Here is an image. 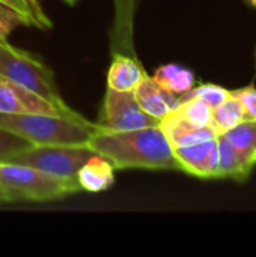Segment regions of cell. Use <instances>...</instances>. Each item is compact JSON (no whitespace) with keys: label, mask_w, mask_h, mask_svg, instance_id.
<instances>
[{"label":"cell","mask_w":256,"mask_h":257,"mask_svg":"<svg viewBox=\"0 0 256 257\" xmlns=\"http://www.w3.org/2000/svg\"><path fill=\"white\" fill-rule=\"evenodd\" d=\"M88 148L107 158L116 170H180L174 148L160 125L131 131H98Z\"/></svg>","instance_id":"6da1fadb"},{"label":"cell","mask_w":256,"mask_h":257,"mask_svg":"<svg viewBox=\"0 0 256 257\" xmlns=\"http://www.w3.org/2000/svg\"><path fill=\"white\" fill-rule=\"evenodd\" d=\"M0 128L8 130L33 146H88L100 131L97 123L50 113H0Z\"/></svg>","instance_id":"7a4b0ae2"},{"label":"cell","mask_w":256,"mask_h":257,"mask_svg":"<svg viewBox=\"0 0 256 257\" xmlns=\"http://www.w3.org/2000/svg\"><path fill=\"white\" fill-rule=\"evenodd\" d=\"M77 179H63L33 167L0 163V202H48L80 191Z\"/></svg>","instance_id":"3957f363"},{"label":"cell","mask_w":256,"mask_h":257,"mask_svg":"<svg viewBox=\"0 0 256 257\" xmlns=\"http://www.w3.org/2000/svg\"><path fill=\"white\" fill-rule=\"evenodd\" d=\"M0 77L24 86L62 110H72L62 99L53 71L38 57L12 47L5 39H0Z\"/></svg>","instance_id":"277c9868"},{"label":"cell","mask_w":256,"mask_h":257,"mask_svg":"<svg viewBox=\"0 0 256 257\" xmlns=\"http://www.w3.org/2000/svg\"><path fill=\"white\" fill-rule=\"evenodd\" d=\"M94 155L95 152L88 146H32L9 155L3 163L33 167L63 179H77L81 166Z\"/></svg>","instance_id":"5b68a950"},{"label":"cell","mask_w":256,"mask_h":257,"mask_svg":"<svg viewBox=\"0 0 256 257\" xmlns=\"http://www.w3.org/2000/svg\"><path fill=\"white\" fill-rule=\"evenodd\" d=\"M97 125L100 131H131L157 126L160 120L140 108L133 92H119L107 87Z\"/></svg>","instance_id":"8992f818"},{"label":"cell","mask_w":256,"mask_h":257,"mask_svg":"<svg viewBox=\"0 0 256 257\" xmlns=\"http://www.w3.org/2000/svg\"><path fill=\"white\" fill-rule=\"evenodd\" d=\"M0 113H50L63 114L74 119H81L74 110L66 111L39 96L38 93L26 89L24 86L0 77Z\"/></svg>","instance_id":"52a82bcc"},{"label":"cell","mask_w":256,"mask_h":257,"mask_svg":"<svg viewBox=\"0 0 256 257\" xmlns=\"http://www.w3.org/2000/svg\"><path fill=\"white\" fill-rule=\"evenodd\" d=\"M180 170L196 178H219V148L217 137L192 146L174 148Z\"/></svg>","instance_id":"ba28073f"},{"label":"cell","mask_w":256,"mask_h":257,"mask_svg":"<svg viewBox=\"0 0 256 257\" xmlns=\"http://www.w3.org/2000/svg\"><path fill=\"white\" fill-rule=\"evenodd\" d=\"M133 93L140 108L158 120L164 119L170 113V110L178 105V96L160 89L148 75L143 77L140 84L133 90Z\"/></svg>","instance_id":"9c48e42d"},{"label":"cell","mask_w":256,"mask_h":257,"mask_svg":"<svg viewBox=\"0 0 256 257\" xmlns=\"http://www.w3.org/2000/svg\"><path fill=\"white\" fill-rule=\"evenodd\" d=\"M160 128L163 130L172 148L192 146V145H198V143L213 140L217 137V134L214 133L211 126L196 128L187 123L186 120H183L181 117H178L172 110L164 119L160 120Z\"/></svg>","instance_id":"30bf717a"},{"label":"cell","mask_w":256,"mask_h":257,"mask_svg":"<svg viewBox=\"0 0 256 257\" xmlns=\"http://www.w3.org/2000/svg\"><path fill=\"white\" fill-rule=\"evenodd\" d=\"M115 170L116 169L107 158L95 154L78 170L77 173L78 185L81 190H86L91 193L104 191L113 185Z\"/></svg>","instance_id":"8fae6325"},{"label":"cell","mask_w":256,"mask_h":257,"mask_svg":"<svg viewBox=\"0 0 256 257\" xmlns=\"http://www.w3.org/2000/svg\"><path fill=\"white\" fill-rule=\"evenodd\" d=\"M146 74L142 66L122 54H116L107 72V87L119 92H133Z\"/></svg>","instance_id":"7c38bea8"},{"label":"cell","mask_w":256,"mask_h":257,"mask_svg":"<svg viewBox=\"0 0 256 257\" xmlns=\"http://www.w3.org/2000/svg\"><path fill=\"white\" fill-rule=\"evenodd\" d=\"M222 136L232 145L244 166L252 172L256 166V120H243Z\"/></svg>","instance_id":"4fadbf2b"},{"label":"cell","mask_w":256,"mask_h":257,"mask_svg":"<svg viewBox=\"0 0 256 257\" xmlns=\"http://www.w3.org/2000/svg\"><path fill=\"white\" fill-rule=\"evenodd\" d=\"M151 78L160 89H163L175 96H181V95L187 93L195 86L193 71H190L189 68H184L181 65H177V63H169V65L160 66Z\"/></svg>","instance_id":"5bb4252c"},{"label":"cell","mask_w":256,"mask_h":257,"mask_svg":"<svg viewBox=\"0 0 256 257\" xmlns=\"http://www.w3.org/2000/svg\"><path fill=\"white\" fill-rule=\"evenodd\" d=\"M219 148V178H229L234 181H246L252 173L241 161L232 145L220 134L217 136Z\"/></svg>","instance_id":"9a60e30c"},{"label":"cell","mask_w":256,"mask_h":257,"mask_svg":"<svg viewBox=\"0 0 256 257\" xmlns=\"http://www.w3.org/2000/svg\"><path fill=\"white\" fill-rule=\"evenodd\" d=\"M243 120H246V116H244V108L241 102L234 95H229L226 101H223L220 105L213 108L210 126L214 130L217 136H220L229 131L231 128L237 126Z\"/></svg>","instance_id":"2e32d148"},{"label":"cell","mask_w":256,"mask_h":257,"mask_svg":"<svg viewBox=\"0 0 256 257\" xmlns=\"http://www.w3.org/2000/svg\"><path fill=\"white\" fill-rule=\"evenodd\" d=\"M172 111L178 117H181L183 120H186L187 123H190L196 128L211 125L213 108L201 99L190 98V99L181 101V102H178V105Z\"/></svg>","instance_id":"e0dca14e"},{"label":"cell","mask_w":256,"mask_h":257,"mask_svg":"<svg viewBox=\"0 0 256 257\" xmlns=\"http://www.w3.org/2000/svg\"><path fill=\"white\" fill-rule=\"evenodd\" d=\"M231 95V90L219 86V84H213V83H207V84H199V86H193L187 93L178 96V102L190 99V98H196L201 99L204 102H207L211 108H216L217 105H220L223 101H226Z\"/></svg>","instance_id":"ac0fdd59"},{"label":"cell","mask_w":256,"mask_h":257,"mask_svg":"<svg viewBox=\"0 0 256 257\" xmlns=\"http://www.w3.org/2000/svg\"><path fill=\"white\" fill-rule=\"evenodd\" d=\"M18 14H21L30 26H38L39 29H50L51 21L42 11L38 0H0Z\"/></svg>","instance_id":"d6986e66"},{"label":"cell","mask_w":256,"mask_h":257,"mask_svg":"<svg viewBox=\"0 0 256 257\" xmlns=\"http://www.w3.org/2000/svg\"><path fill=\"white\" fill-rule=\"evenodd\" d=\"M33 145L30 142H27L26 139L0 128V163H3L9 155L21 152L24 149L32 148Z\"/></svg>","instance_id":"ffe728a7"},{"label":"cell","mask_w":256,"mask_h":257,"mask_svg":"<svg viewBox=\"0 0 256 257\" xmlns=\"http://www.w3.org/2000/svg\"><path fill=\"white\" fill-rule=\"evenodd\" d=\"M18 26H30V23L17 11L0 2V39H8L14 29Z\"/></svg>","instance_id":"44dd1931"},{"label":"cell","mask_w":256,"mask_h":257,"mask_svg":"<svg viewBox=\"0 0 256 257\" xmlns=\"http://www.w3.org/2000/svg\"><path fill=\"white\" fill-rule=\"evenodd\" d=\"M231 95H234L244 108L246 120H256V89L253 84L231 90Z\"/></svg>","instance_id":"7402d4cb"},{"label":"cell","mask_w":256,"mask_h":257,"mask_svg":"<svg viewBox=\"0 0 256 257\" xmlns=\"http://www.w3.org/2000/svg\"><path fill=\"white\" fill-rule=\"evenodd\" d=\"M63 2H65V3H68V5H71V6H72V5H75V3H77V2H78V0H63Z\"/></svg>","instance_id":"603a6c76"},{"label":"cell","mask_w":256,"mask_h":257,"mask_svg":"<svg viewBox=\"0 0 256 257\" xmlns=\"http://www.w3.org/2000/svg\"><path fill=\"white\" fill-rule=\"evenodd\" d=\"M247 2H249V3H250L252 6H255V8H256V0H247Z\"/></svg>","instance_id":"cb8c5ba5"}]
</instances>
